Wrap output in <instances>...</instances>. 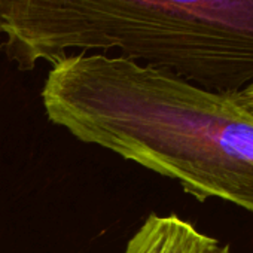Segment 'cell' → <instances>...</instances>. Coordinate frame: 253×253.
I'll return each mask as SVG.
<instances>
[{
    "mask_svg": "<svg viewBox=\"0 0 253 253\" xmlns=\"http://www.w3.org/2000/svg\"><path fill=\"white\" fill-rule=\"evenodd\" d=\"M48 119L86 145L176 180L200 203L217 198L253 214V113L232 92L103 52L52 64Z\"/></svg>",
    "mask_w": 253,
    "mask_h": 253,
    "instance_id": "obj_1",
    "label": "cell"
},
{
    "mask_svg": "<svg viewBox=\"0 0 253 253\" xmlns=\"http://www.w3.org/2000/svg\"><path fill=\"white\" fill-rule=\"evenodd\" d=\"M113 49L238 92L253 82V0H0V51L21 72Z\"/></svg>",
    "mask_w": 253,
    "mask_h": 253,
    "instance_id": "obj_2",
    "label": "cell"
},
{
    "mask_svg": "<svg viewBox=\"0 0 253 253\" xmlns=\"http://www.w3.org/2000/svg\"><path fill=\"white\" fill-rule=\"evenodd\" d=\"M217 240L177 214H149L128 240L124 253H210Z\"/></svg>",
    "mask_w": 253,
    "mask_h": 253,
    "instance_id": "obj_3",
    "label": "cell"
},
{
    "mask_svg": "<svg viewBox=\"0 0 253 253\" xmlns=\"http://www.w3.org/2000/svg\"><path fill=\"white\" fill-rule=\"evenodd\" d=\"M232 97L246 109H249L253 113V82L247 86H244L243 89H240L238 92H232Z\"/></svg>",
    "mask_w": 253,
    "mask_h": 253,
    "instance_id": "obj_4",
    "label": "cell"
},
{
    "mask_svg": "<svg viewBox=\"0 0 253 253\" xmlns=\"http://www.w3.org/2000/svg\"><path fill=\"white\" fill-rule=\"evenodd\" d=\"M210 253H232L231 252V247H229V244H223V246H217L214 250H211Z\"/></svg>",
    "mask_w": 253,
    "mask_h": 253,
    "instance_id": "obj_5",
    "label": "cell"
}]
</instances>
